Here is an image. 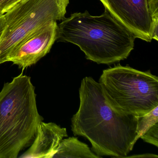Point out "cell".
I'll list each match as a JSON object with an SVG mask.
<instances>
[{"mask_svg": "<svg viewBox=\"0 0 158 158\" xmlns=\"http://www.w3.org/2000/svg\"><path fill=\"white\" fill-rule=\"evenodd\" d=\"M80 105L72 118L75 136L86 138L96 155L125 158L132 151L138 116L122 113L110 105L101 85L90 77L83 78Z\"/></svg>", "mask_w": 158, "mask_h": 158, "instance_id": "6da1fadb", "label": "cell"}, {"mask_svg": "<svg viewBox=\"0 0 158 158\" xmlns=\"http://www.w3.org/2000/svg\"><path fill=\"white\" fill-rule=\"evenodd\" d=\"M135 36L105 10L93 16L75 13L58 24L57 40L77 45L86 58L98 64L126 59L134 49Z\"/></svg>", "mask_w": 158, "mask_h": 158, "instance_id": "7a4b0ae2", "label": "cell"}, {"mask_svg": "<svg viewBox=\"0 0 158 158\" xmlns=\"http://www.w3.org/2000/svg\"><path fill=\"white\" fill-rule=\"evenodd\" d=\"M31 77L23 73L0 92V158H17L31 146L43 120Z\"/></svg>", "mask_w": 158, "mask_h": 158, "instance_id": "3957f363", "label": "cell"}, {"mask_svg": "<svg viewBox=\"0 0 158 158\" xmlns=\"http://www.w3.org/2000/svg\"><path fill=\"white\" fill-rule=\"evenodd\" d=\"M99 83L106 100L115 110L142 116L158 106V77L120 64L103 70Z\"/></svg>", "mask_w": 158, "mask_h": 158, "instance_id": "277c9868", "label": "cell"}, {"mask_svg": "<svg viewBox=\"0 0 158 158\" xmlns=\"http://www.w3.org/2000/svg\"><path fill=\"white\" fill-rule=\"evenodd\" d=\"M70 0H27L4 14L5 26L0 38V64L28 36L53 21H63Z\"/></svg>", "mask_w": 158, "mask_h": 158, "instance_id": "5b68a950", "label": "cell"}, {"mask_svg": "<svg viewBox=\"0 0 158 158\" xmlns=\"http://www.w3.org/2000/svg\"><path fill=\"white\" fill-rule=\"evenodd\" d=\"M135 38L158 40V0H99Z\"/></svg>", "mask_w": 158, "mask_h": 158, "instance_id": "8992f818", "label": "cell"}, {"mask_svg": "<svg viewBox=\"0 0 158 158\" xmlns=\"http://www.w3.org/2000/svg\"><path fill=\"white\" fill-rule=\"evenodd\" d=\"M58 23L53 21L34 32L12 51L7 62L23 70L35 64L49 52L57 40Z\"/></svg>", "mask_w": 158, "mask_h": 158, "instance_id": "52a82bcc", "label": "cell"}, {"mask_svg": "<svg viewBox=\"0 0 158 158\" xmlns=\"http://www.w3.org/2000/svg\"><path fill=\"white\" fill-rule=\"evenodd\" d=\"M67 136L66 128L55 123L42 121L30 148L19 158H52L59 144Z\"/></svg>", "mask_w": 158, "mask_h": 158, "instance_id": "ba28073f", "label": "cell"}, {"mask_svg": "<svg viewBox=\"0 0 158 158\" xmlns=\"http://www.w3.org/2000/svg\"><path fill=\"white\" fill-rule=\"evenodd\" d=\"M54 158H100L92 152L85 143L78 140L77 138L71 137L63 139L58 146Z\"/></svg>", "mask_w": 158, "mask_h": 158, "instance_id": "9c48e42d", "label": "cell"}, {"mask_svg": "<svg viewBox=\"0 0 158 158\" xmlns=\"http://www.w3.org/2000/svg\"><path fill=\"white\" fill-rule=\"evenodd\" d=\"M157 123H158V106L146 114L138 116L137 135L134 141L135 144L139 138Z\"/></svg>", "mask_w": 158, "mask_h": 158, "instance_id": "30bf717a", "label": "cell"}, {"mask_svg": "<svg viewBox=\"0 0 158 158\" xmlns=\"http://www.w3.org/2000/svg\"><path fill=\"white\" fill-rule=\"evenodd\" d=\"M140 138L145 142L158 147V123L152 126Z\"/></svg>", "mask_w": 158, "mask_h": 158, "instance_id": "8fae6325", "label": "cell"}, {"mask_svg": "<svg viewBox=\"0 0 158 158\" xmlns=\"http://www.w3.org/2000/svg\"><path fill=\"white\" fill-rule=\"evenodd\" d=\"M20 1V0H0V14L4 15Z\"/></svg>", "mask_w": 158, "mask_h": 158, "instance_id": "7c38bea8", "label": "cell"}, {"mask_svg": "<svg viewBox=\"0 0 158 158\" xmlns=\"http://www.w3.org/2000/svg\"><path fill=\"white\" fill-rule=\"evenodd\" d=\"M5 26V19L4 14H0V38L1 37L2 32Z\"/></svg>", "mask_w": 158, "mask_h": 158, "instance_id": "4fadbf2b", "label": "cell"}, {"mask_svg": "<svg viewBox=\"0 0 158 158\" xmlns=\"http://www.w3.org/2000/svg\"><path fill=\"white\" fill-rule=\"evenodd\" d=\"M129 157H156V158H158V156L157 155H155V154H145L143 155H135V156H131Z\"/></svg>", "mask_w": 158, "mask_h": 158, "instance_id": "5bb4252c", "label": "cell"}, {"mask_svg": "<svg viewBox=\"0 0 158 158\" xmlns=\"http://www.w3.org/2000/svg\"><path fill=\"white\" fill-rule=\"evenodd\" d=\"M27 1V0H20V1L19 2H18L17 4H18V3H22V2H25Z\"/></svg>", "mask_w": 158, "mask_h": 158, "instance_id": "9a60e30c", "label": "cell"}]
</instances>
